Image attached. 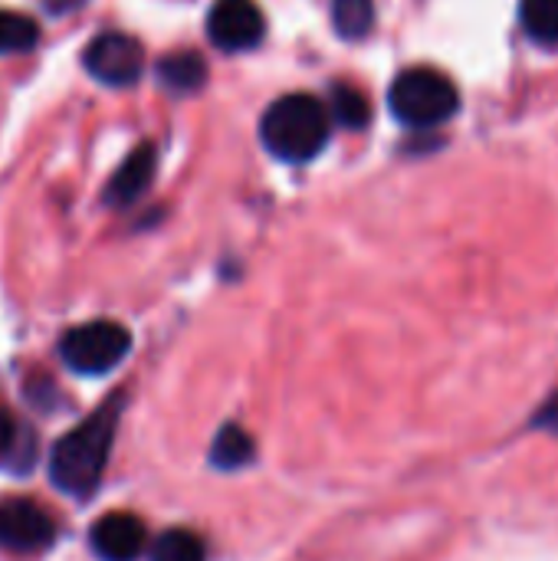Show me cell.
Instances as JSON below:
<instances>
[{"mask_svg":"<svg viewBox=\"0 0 558 561\" xmlns=\"http://www.w3.org/2000/svg\"><path fill=\"white\" fill-rule=\"evenodd\" d=\"M520 23L529 39L543 46L558 43V0H523L520 3Z\"/></svg>","mask_w":558,"mask_h":561,"instance_id":"13","label":"cell"},{"mask_svg":"<svg viewBox=\"0 0 558 561\" xmlns=\"http://www.w3.org/2000/svg\"><path fill=\"white\" fill-rule=\"evenodd\" d=\"M122 401H105L95 414H89L76 431H69L62 440H56L49 454V480L56 490L69 496H89L109 463L115 427H118Z\"/></svg>","mask_w":558,"mask_h":561,"instance_id":"1","label":"cell"},{"mask_svg":"<svg viewBox=\"0 0 558 561\" xmlns=\"http://www.w3.org/2000/svg\"><path fill=\"white\" fill-rule=\"evenodd\" d=\"M332 23L342 39H362L375 23V3L372 0H335Z\"/></svg>","mask_w":558,"mask_h":561,"instance_id":"14","label":"cell"},{"mask_svg":"<svg viewBox=\"0 0 558 561\" xmlns=\"http://www.w3.org/2000/svg\"><path fill=\"white\" fill-rule=\"evenodd\" d=\"M56 526L33 500L0 503V546L10 552H39L53 542Z\"/></svg>","mask_w":558,"mask_h":561,"instance_id":"7","label":"cell"},{"mask_svg":"<svg viewBox=\"0 0 558 561\" xmlns=\"http://www.w3.org/2000/svg\"><path fill=\"white\" fill-rule=\"evenodd\" d=\"M536 424H539V427H546V431H553V434H558V391L549 398V404L539 411Z\"/></svg>","mask_w":558,"mask_h":561,"instance_id":"17","label":"cell"},{"mask_svg":"<svg viewBox=\"0 0 558 561\" xmlns=\"http://www.w3.org/2000/svg\"><path fill=\"white\" fill-rule=\"evenodd\" d=\"M128 348H132V332L112 319L76 325L59 339V355L76 375H109L125 362Z\"/></svg>","mask_w":558,"mask_h":561,"instance_id":"4","label":"cell"},{"mask_svg":"<svg viewBox=\"0 0 558 561\" xmlns=\"http://www.w3.org/2000/svg\"><path fill=\"white\" fill-rule=\"evenodd\" d=\"M158 79L174 89V92H194L204 85L207 79V62L191 53V49H178V53H168L161 62H158Z\"/></svg>","mask_w":558,"mask_h":561,"instance_id":"10","label":"cell"},{"mask_svg":"<svg viewBox=\"0 0 558 561\" xmlns=\"http://www.w3.org/2000/svg\"><path fill=\"white\" fill-rule=\"evenodd\" d=\"M92 552L102 561H138L145 552V523L132 513H105L89 533Z\"/></svg>","mask_w":558,"mask_h":561,"instance_id":"8","label":"cell"},{"mask_svg":"<svg viewBox=\"0 0 558 561\" xmlns=\"http://www.w3.org/2000/svg\"><path fill=\"white\" fill-rule=\"evenodd\" d=\"M253 454H257L253 437H250L243 427L227 424V427L217 434L214 447H210V463L220 467V470H240V467H247V463L253 460Z\"/></svg>","mask_w":558,"mask_h":561,"instance_id":"12","label":"cell"},{"mask_svg":"<svg viewBox=\"0 0 558 561\" xmlns=\"http://www.w3.org/2000/svg\"><path fill=\"white\" fill-rule=\"evenodd\" d=\"M46 3H49V10L59 13V10H69V7H76V3H82V0H46Z\"/></svg>","mask_w":558,"mask_h":561,"instance_id":"19","label":"cell"},{"mask_svg":"<svg viewBox=\"0 0 558 561\" xmlns=\"http://www.w3.org/2000/svg\"><path fill=\"white\" fill-rule=\"evenodd\" d=\"M10 444H13V421H10V414L0 408V454H3Z\"/></svg>","mask_w":558,"mask_h":561,"instance_id":"18","label":"cell"},{"mask_svg":"<svg viewBox=\"0 0 558 561\" xmlns=\"http://www.w3.org/2000/svg\"><path fill=\"white\" fill-rule=\"evenodd\" d=\"M155 168H158L155 145L141 141L138 148H132V154L122 161V168L112 174V181H109V187H105V204H112V207H128V204H135V201L151 187Z\"/></svg>","mask_w":558,"mask_h":561,"instance_id":"9","label":"cell"},{"mask_svg":"<svg viewBox=\"0 0 558 561\" xmlns=\"http://www.w3.org/2000/svg\"><path fill=\"white\" fill-rule=\"evenodd\" d=\"M391 115L408 128H434L457 115L460 92L451 76L434 66H411L405 69L388 89Z\"/></svg>","mask_w":558,"mask_h":561,"instance_id":"3","label":"cell"},{"mask_svg":"<svg viewBox=\"0 0 558 561\" xmlns=\"http://www.w3.org/2000/svg\"><path fill=\"white\" fill-rule=\"evenodd\" d=\"M39 39V26L16 10H0V56L10 53H26Z\"/></svg>","mask_w":558,"mask_h":561,"instance_id":"15","label":"cell"},{"mask_svg":"<svg viewBox=\"0 0 558 561\" xmlns=\"http://www.w3.org/2000/svg\"><path fill=\"white\" fill-rule=\"evenodd\" d=\"M266 33L263 10L257 0H217L207 10V36L224 53L253 49Z\"/></svg>","mask_w":558,"mask_h":561,"instance_id":"6","label":"cell"},{"mask_svg":"<svg viewBox=\"0 0 558 561\" xmlns=\"http://www.w3.org/2000/svg\"><path fill=\"white\" fill-rule=\"evenodd\" d=\"M329 131H332V115L326 102H319L309 92H293L276 99L260 122V138L266 151L289 164L312 161L329 145Z\"/></svg>","mask_w":558,"mask_h":561,"instance_id":"2","label":"cell"},{"mask_svg":"<svg viewBox=\"0 0 558 561\" xmlns=\"http://www.w3.org/2000/svg\"><path fill=\"white\" fill-rule=\"evenodd\" d=\"M329 112L339 125L352 128V131H362L372 118V105L365 99L362 89H355L352 82H335L332 92H329Z\"/></svg>","mask_w":558,"mask_h":561,"instance_id":"11","label":"cell"},{"mask_svg":"<svg viewBox=\"0 0 558 561\" xmlns=\"http://www.w3.org/2000/svg\"><path fill=\"white\" fill-rule=\"evenodd\" d=\"M82 66L92 79H99L105 85H115V89L135 85L141 79V69H145V49L135 36L109 30V33H99L86 46Z\"/></svg>","mask_w":558,"mask_h":561,"instance_id":"5","label":"cell"},{"mask_svg":"<svg viewBox=\"0 0 558 561\" xmlns=\"http://www.w3.org/2000/svg\"><path fill=\"white\" fill-rule=\"evenodd\" d=\"M151 561H204V546L187 529H168L151 546Z\"/></svg>","mask_w":558,"mask_h":561,"instance_id":"16","label":"cell"}]
</instances>
